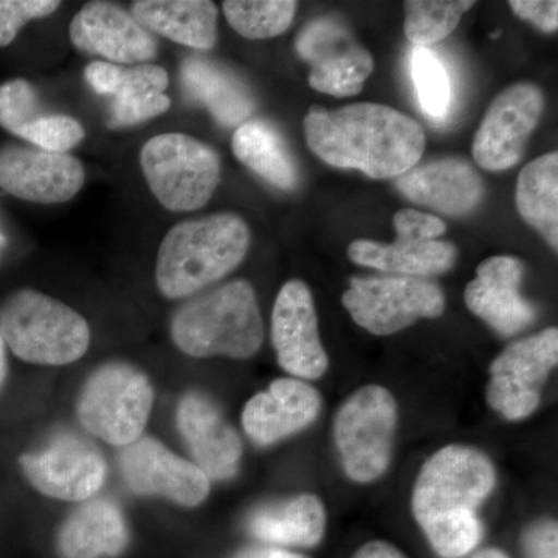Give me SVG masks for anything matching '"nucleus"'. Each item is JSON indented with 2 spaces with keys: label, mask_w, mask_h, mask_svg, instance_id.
<instances>
[{
  "label": "nucleus",
  "mask_w": 558,
  "mask_h": 558,
  "mask_svg": "<svg viewBox=\"0 0 558 558\" xmlns=\"http://www.w3.org/2000/svg\"><path fill=\"white\" fill-rule=\"evenodd\" d=\"M303 128L307 146L318 159L373 179H396L416 167L427 143L417 121L376 102L337 110L312 106Z\"/></svg>",
  "instance_id": "nucleus-1"
},
{
  "label": "nucleus",
  "mask_w": 558,
  "mask_h": 558,
  "mask_svg": "<svg viewBox=\"0 0 558 558\" xmlns=\"http://www.w3.org/2000/svg\"><path fill=\"white\" fill-rule=\"evenodd\" d=\"M497 483L483 451L447 446L425 462L413 488L414 519L442 558H461L483 537L478 512Z\"/></svg>",
  "instance_id": "nucleus-2"
},
{
  "label": "nucleus",
  "mask_w": 558,
  "mask_h": 558,
  "mask_svg": "<svg viewBox=\"0 0 558 558\" xmlns=\"http://www.w3.org/2000/svg\"><path fill=\"white\" fill-rule=\"evenodd\" d=\"M250 241L247 222L234 213L175 223L157 253V289L165 299L182 300L213 288L240 267Z\"/></svg>",
  "instance_id": "nucleus-3"
},
{
  "label": "nucleus",
  "mask_w": 558,
  "mask_h": 558,
  "mask_svg": "<svg viewBox=\"0 0 558 558\" xmlns=\"http://www.w3.org/2000/svg\"><path fill=\"white\" fill-rule=\"evenodd\" d=\"M171 339L194 359L253 357L264 341L255 289L245 279H234L190 296L172 315Z\"/></svg>",
  "instance_id": "nucleus-4"
},
{
  "label": "nucleus",
  "mask_w": 558,
  "mask_h": 558,
  "mask_svg": "<svg viewBox=\"0 0 558 558\" xmlns=\"http://www.w3.org/2000/svg\"><path fill=\"white\" fill-rule=\"evenodd\" d=\"M0 336L22 362L64 366L90 347V326L83 315L33 289L10 293L0 304Z\"/></svg>",
  "instance_id": "nucleus-5"
},
{
  "label": "nucleus",
  "mask_w": 558,
  "mask_h": 558,
  "mask_svg": "<svg viewBox=\"0 0 558 558\" xmlns=\"http://www.w3.org/2000/svg\"><path fill=\"white\" fill-rule=\"evenodd\" d=\"M140 168L153 196L172 213L204 208L220 182V157L183 132H165L140 150Z\"/></svg>",
  "instance_id": "nucleus-6"
},
{
  "label": "nucleus",
  "mask_w": 558,
  "mask_h": 558,
  "mask_svg": "<svg viewBox=\"0 0 558 558\" xmlns=\"http://www.w3.org/2000/svg\"><path fill=\"white\" fill-rule=\"evenodd\" d=\"M154 405V388L143 371L109 362L81 389L76 416L87 432L110 446L128 447L142 438Z\"/></svg>",
  "instance_id": "nucleus-7"
},
{
  "label": "nucleus",
  "mask_w": 558,
  "mask_h": 558,
  "mask_svg": "<svg viewBox=\"0 0 558 558\" xmlns=\"http://www.w3.org/2000/svg\"><path fill=\"white\" fill-rule=\"evenodd\" d=\"M396 425L398 403L379 385L360 388L341 403L333 438L349 480L373 483L387 472Z\"/></svg>",
  "instance_id": "nucleus-8"
},
{
  "label": "nucleus",
  "mask_w": 558,
  "mask_h": 558,
  "mask_svg": "<svg viewBox=\"0 0 558 558\" xmlns=\"http://www.w3.org/2000/svg\"><path fill=\"white\" fill-rule=\"evenodd\" d=\"M341 303L374 336H391L446 311V296L435 281L399 275L351 278Z\"/></svg>",
  "instance_id": "nucleus-9"
},
{
  "label": "nucleus",
  "mask_w": 558,
  "mask_h": 558,
  "mask_svg": "<svg viewBox=\"0 0 558 558\" xmlns=\"http://www.w3.org/2000/svg\"><path fill=\"white\" fill-rule=\"evenodd\" d=\"M398 238L392 244L371 240L351 242L349 259L399 277L428 278L446 274L454 266L458 250L449 241L444 220L417 209L403 208L392 218Z\"/></svg>",
  "instance_id": "nucleus-10"
},
{
  "label": "nucleus",
  "mask_w": 558,
  "mask_h": 558,
  "mask_svg": "<svg viewBox=\"0 0 558 558\" xmlns=\"http://www.w3.org/2000/svg\"><path fill=\"white\" fill-rule=\"evenodd\" d=\"M558 362V330L548 328L509 344L490 365L488 407L509 421L538 409L543 387Z\"/></svg>",
  "instance_id": "nucleus-11"
},
{
  "label": "nucleus",
  "mask_w": 558,
  "mask_h": 558,
  "mask_svg": "<svg viewBox=\"0 0 558 558\" xmlns=\"http://www.w3.org/2000/svg\"><path fill=\"white\" fill-rule=\"evenodd\" d=\"M295 50L311 65L312 89L332 97H354L374 70V58L343 22L312 20L301 28Z\"/></svg>",
  "instance_id": "nucleus-12"
},
{
  "label": "nucleus",
  "mask_w": 558,
  "mask_h": 558,
  "mask_svg": "<svg viewBox=\"0 0 558 558\" xmlns=\"http://www.w3.org/2000/svg\"><path fill=\"white\" fill-rule=\"evenodd\" d=\"M20 465L39 494L73 502L95 497L108 473L97 446L70 432L58 433L44 449L22 454Z\"/></svg>",
  "instance_id": "nucleus-13"
},
{
  "label": "nucleus",
  "mask_w": 558,
  "mask_h": 558,
  "mask_svg": "<svg viewBox=\"0 0 558 558\" xmlns=\"http://www.w3.org/2000/svg\"><path fill=\"white\" fill-rule=\"evenodd\" d=\"M545 97L532 83H517L492 101L473 140V159L487 171L515 167L538 126Z\"/></svg>",
  "instance_id": "nucleus-14"
},
{
  "label": "nucleus",
  "mask_w": 558,
  "mask_h": 558,
  "mask_svg": "<svg viewBox=\"0 0 558 558\" xmlns=\"http://www.w3.org/2000/svg\"><path fill=\"white\" fill-rule=\"evenodd\" d=\"M119 462L124 484L140 497L167 498L185 508H196L208 498V476L156 438L142 436L123 447Z\"/></svg>",
  "instance_id": "nucleus-15"
},
{
  "label": "nucleus",
  "mask_w": 558,
  "mask_h": 558,
  "mask_svg": "<svg viewBox=\"0 0 558 558\" xmlns=\"http://www.w3.org/2000/svg\"><path fill=\"white\" fill-rule=\"evenodd\" d=\"M271 343L279 365L295 379H319L328 371L314 296L306 282L290 279L279 290L271 312Z\"/></svg>",
  "instance_id": "nucleus-16"
},
{
  "label": "nucleus",
  "mask_w": 558,
  "mask_h": 558,
  "mask_svg": "<svg viewBox=\"0 0 558 558\" xmlns=\"http://www.w3.org/2000/svg\"><path fill=\"white\" fill-rule=\"evenodd\" d=\"M73 47L87 57L117 65L149 64L159 40L123 7L94 0L73 16L69 27Z\"/></svg>",
  "instance_id": "nucleus-17"
},
{
  "label": "nucleus",
  "mask_w": 558,
  "mask_h": 558,
  "mask_svg": "<svg viewBox=\"0 0 558 558\" xmlns=\"http://www.w3.org/2000/svg\"><path fill=\"white\" fill-rule=\"evenodd\" d=\"M86 183V170L70 154L50 153L36 146L0 148V190L17 199L39 205L72 201Z\"/></svg>",
  "instance_id": "nucleus-18"
},
{
  "label": "nucleus",
  "mask_w": 558,
  "mask_h": 558,
  "mask_svg": "<svg viewBox=\"0 0 558 558\" xmlns=\"http://www.w3.org/2000/svg\"><path fill=\"white\" fill-rule=\"evenodd\" d=\"M175 422L194 464L209 481L236 476L242 458V440L211 399L201 392H186L180 399Z\"/></svg>",
  "instance_id": "nucleus-19"
},
{
  "label": "nucleus",
  "mask_w": 558,
  "mask_h": 558,
  "mask_svg": "<svg viewBox=\"0 0 558 558\" xmlns=\"http://www.w3.org/2000/svg\"><path fill=\"white\" fill-rule=\"evenodd\" d=\"M524 264L513 256H492L480 264L464 292L465 306L499 336L512 337L534 323L535 307L520 293Z\"/></svg>",
  "instance_id": "nucleus-20"
},
{
  "label": "nucleus",
  "mask_w": 558,
  "mask_h": 558,
  "mask_svg": "<svg viewBox=\"0 0 558 558\" xmlns=\"http://www.w3.org/2000/svg\"><path fill=\"white\" fill-rule=\"evenodd\" d=\"M322 396L307 381L282 377L253 396L242 411V427L253 442L271 446L314 424Z\"/></svg>",
  "instance_id": "nucleus-21"
},
{
  "label": "nucleus",
  "mask_w": 558,
  "mask_h": 558,
  "mask_svg": "<svg viewBox=\"0 0 558 558\" xmlns=\"http://www.w3.org/2000/svg\"><path fill=\"white\" fill-rule=\"evenodd\" d=\"M395 183L410 202L454 218L475 211L486 194L478 172L458 157L413 167L396 178Z\"/></svg>",
  "instance_id": "nucleus-22"
},
{
  "label": "nucleus",
  "mask_w": 558,
  "mask_h": 558,
  "mask_svg": "<svg viewBox=\"0 0 558 558\" xmlns=\"http://www.w3.org/2000/svg\"><path fill=\"white\" fill-rule=\"evenodd\" d=\"M130 13L154 36L197 51L218 43V7L209 0H135Z\"/></svg>",
  "instance_id": "nucleus-23"
},
{
  "label": "nucleus",
  "mask_w": 558,
  "mask_h": 558,
  "mask_svg": "<svg viewBox=\"0 0 558 558\" xmlns=\"http://www.w3.org/2000/svg\"><path fill=\"white\" fill-rule=\"evenodd\" d=\"M130 543L126 521L109 499H90L70 513L58 534L62 558H113Z\"/></svg>",
  "instance_id": "nucleus-24"
},
{
  "label": "nucleus",
  "mask_w": 558,
  "mask_h": 558,
  "mask_svg": "<svg viewBox=\"0 0 558 558\" xmlns=\"http://www.w3.org/2000/svg\"><path fill=\"white\" fill-rule=\"evenodd\" d=\"M180 76L186 95L207 108L223 126H241L256 108L245 83L218 62L194 54L183 62Z\"/></svg>",
  "instance_id": "nucleus-25"
},
{
  "label": "nucleus",
  "mask_w": 558,
  "mask_h": 558,
  "mask_svg": "<svg viewBox=\"0 0 558 558\" xmlns=\"http://www.w3.org/2000/svg\"><path fill=\"white\" fill-rule=\"evenodd\" d=\"M247 531L270 545L310 548L325 535V506L310 494L259 506L248 515Z\"/></svg>",
  "instance_id": "nucleus-26"
},
{
  "label": "nucleus",
  "mask_w": 558,
  "mask_h": 558,
  "mask_svg": "<svg viewBox=\"0 0 558 558\" xmlns=\"http://www.w3.org/2000/svg\"><path fill=\"white\" fill-rule=\"evenodd\" d=\"M231 148L242 165L275 189L293 191L299 186V165L286 140L267 121L248 120L238 126Z\"/></svg>",
  "instance_id": "nucleus-27"
},
{
  "label": "nucleus",
  "mask_w": 558,
  "mask_h": 558,
  "mask_svg": "<svg viewBox=\"0 0 558 558\" xmlns=\"http://www.w3.org/2000/svg\"><path fill=\"white\" fill-rule=\"evenodd\" d=\"M517 209L549 247H558V154H545L520 172L515 193Z\"/></svg>",
  "instance_id": "nucleus-28"
},
{
  "label": "nucleus",
  "mask_w": 558,
  "mask_h": 558,
  "mask_svg": "<svg viewBox=\"0 0 558 558\" xmlns=\"http://www.w3.org/2000/svg\"><path fill=\"white\" fill-rule=\"evenodd\" d=\"M90 89L112 98L135 95L165 94L170 86V75L161 65H117L106 61H92L84 72Z\"/></svg>",
  "instance_id": "nucleus-29"
},
{
  "label": "nucleus",
  "mask_w": 558,
  "mask_h": 558,
  "mask_svg": "<svg viewBox=\"0 0 558 558\" xmlns=\"http://www.w3.org/2000/svg\"><path fill=\"white\" fill-rule=\"evenodd\" d=\"M299 2L293 0H227L223 14L242 38L271 39L289 31Z\"/></svg>",
  "instance_id": "nucleus-30"
},
{
  "label": "nucleus",
  "mask_w": 558,
  "mask_h": 558,
  "mask_svg": "<svg viewBox=\"0 0 558 558\" xmlns=\"http://www.w3.org/2000/svg\"><path fill=\"white\" fill-rule=\"evenodd\" d=\"M473 0H409L403 32L416 47L440 43L454 32Z\"/></svg>",
  "instance_id": "nucleus-31"
},
{
  "label": "nucleus",
  "mask_w": 558,
  "mask_h": 558,
  "mask_svg": "<svg viewBox=\"0 0 558 558\" xmlns=\"http://www.w3.org/2000/svg\"><path fill=\"white\" fill-rule=\"evenodd\" d=\"M411 76L425 116L440 120L449 112L451 83L446 65L428 47H416L411 57Z\"/></svg>",
  "instance_id": "nucleus-32"
},
{
  "label": "nucleus",
  "mask_w": 558,
  "mask_h": 558,
  "mask_svg": "<svg viewBox=\"0 0 558 558\" xmlns=\"http://www.w3.org/2000/svg\"><path fill=\"white\" fill-rule=\"evenodd\" d=\"M38 90L27 80L0 84V128L20 138L22 132L46 116Z\"/></svg>",
  "instance_id": "nucleus-33"
},
{
  "label": "nucleus",
  "mask_w": 558,
  "mask_h": 558,
  "mask_svg": "<svg viewBox=\"0 0 558 558\" xmlns=\"http://www.w3.org/2000/svg\"><path fill=\"white\" fill-rule=\"evenodd\" d=\"M86 137V130L78 120L61 113H46L22 132L21 140L50 153L69 154Z\"/></svg>",
  "instance_id": "nucleus-34"
},
{
  "label": "nucleus",
  "mask_w": 558,
  "mask_h": 558,
  "mask_svg": "<svg viewBox=\"0 0 558 558\" xmlns=\"http://www.w3.org/2000/svg\"><path fill=\"white\" fill-rule=\"evenodd\" d=\"M172 101L167 94L135 95V97L113 98L106 126L112 131L137 126L171 109Z\"/></svg>",
  "instance_id": "nucleus-35"
},
{
  "label": "nucleus",
  "mask_w": 558,
  "mask_h": 558,
  "mask_svg": "<svg viewBox=\"0 0 558 558\" xmlns=\"http://www.w3.org/2000/svg\"><path fill=\"white\" fill-rule=\"evenodd\" d=\"M57 0H0V49L9 47L22 28L60 10Z\"/></svg>",
  "instance_id": "nucleus-36"
},
{
  "label": "nucleus",
  "mask_w": 558,
  "mask_h": 558,
  "mask_svg": "<svg viewBox=\"0 0 558 558\" xmlns=\"http://www.w3.org/2000/svg\"><path fill=\"white\" fill-rule=\"evenodd\" d=\"M510 9L520 20L531 22L545 33H556L558 28V2L556 0H512Z\"/></svg>",
  "instance_id": "nucleus-37"
},
{
  "label": "nucleus",
  "mask_w": 558,
  "mask_h": 558,
  "mask_svg": "<svg viewBox=\"0 0 558 558\" xmlns=\"http://www.w3.org/2000/svg\"><path fill=\"white\" fill-rule=\"evenodd\" d=\"M529 558H558V529L556 521H542L524 535Z\"/></svg>",
  "instance_id": "nucleus-38"
},
{
  "label": "nucleus",
  "mask_w": 558,
  "mask_h": 558,
  "mask_svg": "<svg viewBox=\"0 0 558 558\" xmlns=\"http://www.w3.org/2000/svg\"><path fill=\"white\" fill-rule=\"evenodd\" d=\"M354 558H407L395 546L385 542H371L355 553Z\"/></svg>",
  "instance_id": "nucleus-39"
},
{
  "label": "nucleus",
  "mask_w": 558,
  "mask_h": 558,
  "mask_svg": "<svg viewBox=\"0 0 558 558\" xmlns=\"http://www.w3.org/2000/svg\"><path fill=\"white\" fill-rule=\"evenodd\" d=\"M234 558H304L299 554L289 553V550L274 548V546H255L241 550Z\"/></svg>",
  "instance_id": "nucleus-40"
},
{
  "label": "nucleus",
  "mask_w": 558,
  "mask_h": 558,
  "mask_svg": "<svg viewBox=\"0 0 558 558\" xmlns=\"http://www.w3.org/2000/svg\"><path fill=\"white\" fill-rule=\"evenodd\" d=\"M7 374H9V359H7L5 343H3L2 336H0V389L5 384Z\"/></svg>",
  "instance_id": "nucleus-41"
},
{
  "label": "nucleus",
  "mask_w": 558,
  "mask_h": 558,
  "mask_svg": "<svg viewBox=\"0 0 558 558\" xmlns=\"http://www.w3.org/2000/svg\"><path fill=\"white\" fill-rule=\"evenodd\" d=\"M473 558H509L502 550L499 549H484L476 554Z\"/></svg>",
  "instance_id": "nucleus-42"
}]
</instances>
